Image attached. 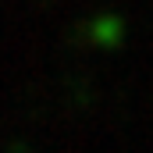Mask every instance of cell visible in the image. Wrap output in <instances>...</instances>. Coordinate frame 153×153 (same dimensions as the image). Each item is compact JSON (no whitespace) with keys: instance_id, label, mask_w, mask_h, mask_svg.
I'll return each mask as SVG.
<instances>
[{"instance_id":"obj_1","label":"cell","mask_w":153,"mask_h":153,"mask_svg":"<svg viewBox=\"0 0 153 153\" xmlns=\"http://www.w3.org/2000/svg\"><path fill=\"white\" fill-rule=\"evenodd\" d=\"M89 36L96 39L100 46H117L121 36H125V22L114 18V14H100V18L89 25Z\"/></svg>"}]
</instances>
